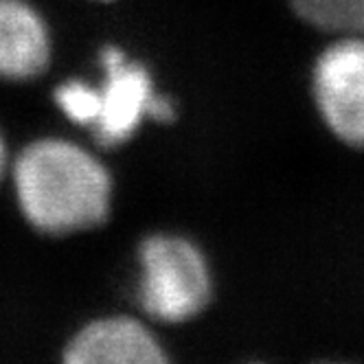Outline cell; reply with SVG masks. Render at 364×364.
Segmentation results:
<instances>
[{
    "label": "cell",
    "instance_id": "obj_8",
    "mask_svg": "<svg viewBox=\"0 0 364 364\" xmlns=\"http://www.w3.org/2000/svg\"><path fill=\"white\" fill-rule=\"evenodd\" d=\"M55 103L73 123L92 127L99 114V90L97 86L73 80L55 90Z\"/></svg>",
    "mask_w": 364,
    "mask_h": 364
},
{
    "label": "cell",
    "instance_id": "obj_5",
    "mask_svg": "<svg viewBox=\"0 0 364 364\" xmlns=\"http://www.w3.org/2000/svg\"><path fill=\"white\" fill-rule=\"evenodd\" d=\"M62 364H171L147 325L129 316L88 323L64 349Z\"/></svg>",
    "mask_w": 364,
    "mask_h": 364
},
{
    "label": "cell",
    "instance_id": "obj_1",
    "mask_svg": "<svg viewBox=\"0 0 364 364\" xmlns=\"http://www.w3.org/2000/svg\"><path fill=\"white\" fill-rule=\"evenodd\" d=\"M11 180L22 215L46 235L62 237L95 228L110 213L108 169L70 141H33L14 161Z\"/></svg>",
    "mask_w": 364,
    "mask_h": 364
},
{
    "label": "cell",
    "instance_id": "obj_6",
    "mask_svg": "<svg viewBox=\"0 0 364 364\" xmlns=\"http://www.w3.org/2000/svg\"><path fill=\"white\" fill-rule=\"evenodd\" d=\"M50 62V36L24 0H0V82H27Z\"/></svg>",
    "mask_w": 364,
    "mask_h": 364
},
{
    "label": "cell",
    "instance_id": "obj_11",
    "mask_svg": "<svg viewBox=\"0 0 364 364\" xmlns=\"http://www.w3.org/2000/svg\"><path fill=\"white\" fill-rule=\"evenodd\" d=\"M257 364H262V362H257Z\"/></svg>",
    "mask_w": 364,
    "mask_h": 364
},
{
    "label": "cell",
    "instance_id": "obj_4",
    "mask_svg": "<svg viewBox=\"0 0 364 364\" xmlns=\"http://www.w3.org/2000/svg\"><path fill=\"white\" fill-rule=\"evenodd\" d=\"M103 82L99 90V114L90 127L101 147H119L139 125L151 117L156 101L151 77L145 66L132 62L123 50L106 48L101 53Z\"/></svg>",
    "mask_w": 364,
    "mask_h": 364
},
{
    "label": "cell",
    "instance_id": "obj_2",
    "mask_svg": "<svg viewBox=\"0 0 364 364\" xmlns=\"http://www.w3.org/2000/svg\"><path fill=\"white\" fill-rule=\"evenodd\" d=\"M139 301L145 314L159 323H187L209 305L213 279L206 257L187 237L159 232L139 250Z\"/></svg>",
    "mask_w": 364,
    "mask_h": 364
},
{
    "label": "cell",
    "instance_id": "obj_7",
    "mask_svg": "<svg viewBox=\"0 0 364 364\" xmlns=\"http://www.w3.org/2000/svg\"><path fill=\"white\" fill-rule=\"evenodd\" d=\"M311 27L338 36H364V0H290Z\"/></svg>",
    "mask_w": 364,
    "mask_h": 364
},
{
    "label": "cell",
    "instance_id": "obj_3",
    "mask_svg": "<svg viewBox=\"0 0 364 364\" xmlns=\"http://www.w3.org/2000/svg\"><path fill=\"white\" fill-rule=\"evenodd\" d=\"M314 97L331 134L364 147V36H341L314 66Z\"/></svg>",
    "mask_w": 364,
    "mask_h": 364
},
{
    "label": "cell",
    "instance_id": "obj_10",
    "mask_svg": "<svg viewBox=\"0 0 364 364\" xmlns=\"http://www.w3.org/2000/svg\"><path fill=\"white\" fill-rule=\"evenodd\" d=\"M321 364H349V362H321Z\"/></svg>",
    "mask_w": 364,
    "mask_h": 364
},
{
    "label": "cell",
    "instance_id": "obj_9",
    "mask_svg": "<svg viewBox=\"0 0 364 364\" xmlns=\"http://www.w3.org/2000/svg\"><path fill=\"white\" fill-rule=\"evenodd\" d=\"M9 169V154H7V143H5V136L0 132V182H3L5 173Z\"/></svg>",
    "mask_w": 364,
    "mask_h": 364
}]
</instances>
